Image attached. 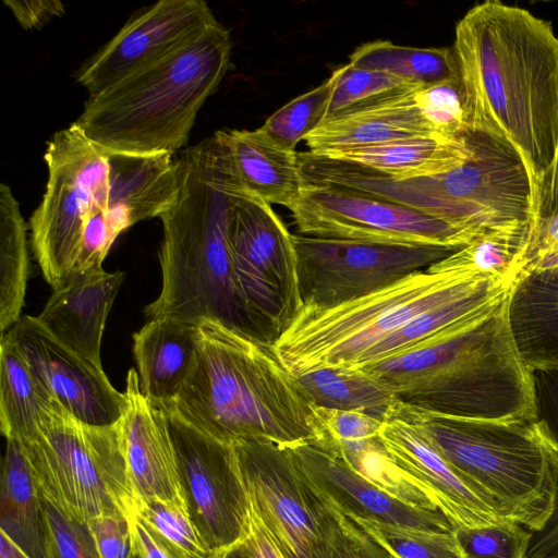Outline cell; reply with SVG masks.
I'll return each mask as SVG.
<instances>
[{"label": "cell", "mask_w": 558, "mask_h": 558, "mask_svg": "<svg viewBox=\"0 0 558 558\" xmlns=\"http://www.w3.org/2000/svg\"><path fill=\"white\" fill-rule=\"evenodd\" d=\"M17 23L24 29L41 28L54 17L61 16L65 7L57 0L13 1L4 0Z\"/></svg>", "instance_id": "ee69618b"}, {"label": "cell", "mask_w": 558, "mask_h": 558, "mask_svg": "<svg viewBox=\"0 0 558 558\" xmlns=\"http://www.w3.org/2000/svg\"><path fill=\"white\" fill-rule=\"evenodd\" d=\"M493 279L498 278L429 266L333 307L302 306L274 348L294 375L328 367H356L375 344L421 313Z\"/></svg>", "instance_id": "52a82bcc"}, {"label": "cell", "mask_w": 558, "mask_h": 558, "mask_svg": "<svg viewBox=\"0 0 558 558\" xmlns=\"http://www.w3.org/2000/svg\"><path fill=\"white\" fill-rule=\"evenodd\" d=\"M452 532L464 558H526L532 537L531 531L515 521L458 526Z\"/></svg>", "instance_id": "74e56055"}, {"label": "cell", "mask_w": 558, "mask_h": 558, "mask_svg": "<svg viewBox=\"0 0 558 558\" xmlns=\"http://www.w3.org/2000/svg\"><path fill=\"white\" fill-rule=\"evenodd\" d=\"M133 558H136V556L134 555V557H133Z\"/></svg>", "instance_id": "f907efd6"}, {"label": "cell", "mask_w": 558, "mask_h": 558, "mask_svg": "<svg viewBox=\"0 0 558 558\" xmlns=\"http://www.w3.org/2000/svg\"><path fill=\"white\" fill-rule=\"evenodd\" d=\"M136 512L174 558H217L192 523L187 509L157 499L137 500Z\"/></svg>", "instance_id": "d590c367"}, {"label": "cell", "mask_w": 558, "mask_h": 558, "mask_svg": "<svg viewBox=\"0 0 558 558\" xmlns=\"http://www.w3.org/2000/svg\"><path fill=\"white\" fill-rule=\"evenodd\" d=\"M48 558H100L86 523L70 519L41 497Z\"/></svg>", "instance_id": "60d3db41"}, {"label": "cell", "mask_w": 558, "mask_h": 558, "mask_svg": "<svg viewBox=\"0 0 558 558\" xmlns=\"http://www.w3.org/2000/svg\"><path fill=\"white\" fill-rule=\"evenodd\" d=\"M158 408L166 415L190 519L219 555L248 533L251 504L234 448L195 428L171 407Z\"/></svg>", "instance_id": "7c38bea8"}, {"label": "cell", "mask_w": 558, "mask_h": 558, "mask_svg": "<svg viewBox=\"0 0 558 558\" xmlns=\"http://www.w3.org/2000/svg\"><path fill=\"white\" fill-rule=\"evenodd\" d=\"M232 43L219 22L160 60L89 95L72 124L105 155H171L230 68Z\"/></svg>", "instance_id": "5b68a950"}, {"label": "cell", "mask_w": 558, "mask_h": 558, "mask_svg": "<svg viewBox=\"0 0 558 558\" xmlns=\"http://www.w3.org/2000/svg\"><path fill=\"white\" fill-rule=\"evenodd\" d=\"M1 468L0 532L29 558H48L41 496L21 446L5 438Z\"/></svg>", "instance_id": "4316f807"}, {"label": "cell", "mask_w": 558, "mask_h": 558, "mask_svg": "<svg viewBox=\"0 0 558 558\" xmlns=\"http://www.w3.org/2000/svg\"><path fill=\"white\" fill-rule=\"evenodd\" d=\"M333 72L336 82L324 121L385 106L424 87L385 72L359 69L350 63Z\"/></svg>", "instance_id": "836d02e7"}, {"label": "cell", "mask_w": 558, "mask_h": 558, "mask_svg": "<svg viewBox=\"0 0 558 558\" xmlns=\"http://www.w3.org/2000/svg\"><path fill=\"white\" fill-rule=\"evenodd\" d=\"M197 326L157 317L133 335L140 388L153 405L172 404L184 386L196 360Z\"/></svg>", "instance_id": "7402d4cb"}, {"label": "cell", "mask_w": 558, "mask_h": 558, "mask_svg": "<svg viewBox=\"0 0 558 558\" xmlns=\"http://www.w3.org/2000/svg\"><path fill=\"white\" fill-rule=\"evenodd\" d=\"M110 181L104 207L93 204L104 217L114 242L133 225L159 217L173 202L178 189L177 159L171 155H108Z\"/></svg>", "instance_id": "44dd1931"}, {"label": "cell", "mask_w": 558, "mask_h": 558, "mask_svg": "<svg viewBox=\"0 0 558 558\" xmlns=\"http://www.w3.org/2000/svg\"><path fill=\"white\" fill-rule=\"evenodd\" d=\"M124 280L123 271L102 267L75 270L53 289L39 323L61 343L96 366L106 320Z\"/></svg>", "instance_id": "ffe728a7"}, {"label": "cell", "mask_w": 558, "mask_h": 558, "mask_svg": "<svg viewBox=\"0 0 558 558\" xmlns=\"http://www.w3.org/2000/svg\"><path fill=\"white\" fill-rule=\"evenodd\" d=\"M509 326L530 372H558V267L522 272L509 292Z\"/></svg>", "instance_id": "603a6c76"}, {"label": "cell", "mask_w": 558, "mask_h": 558, "mask_svg": "<svg viewBox=\"0 0 558 558\" xmlns=\"http://www.w3.org/2000/svg\"><path fill=\"white\" fill-rule=\"evenodd\" d=\"M558 214V143L555 155L548 168L544 172L537 187L535 202V217L531 228L538 220L553 217Z\"/></svg>", "instance_id": "f6af8a7d"}, {"label": "cell", "mask_w": 558, "mask_h": 558, "mask_svg": "<svg viewBox=\"0 0 558 558\" xmlns=\"http://www.w3.org/2000/svg\"><path fill=\"white\" fill-rule=\"evenodd\" d=\"M395 558H464L451 532L424 531L351 519Z\"/></svg>", "instance_id": "8d00e7d4"}, {"label": "cell", "mask_w": 558, "mask_h": 558, "mask_svg": "<svg viewBox=\"0 0 558 558\" xmlns=\"http://www.w3.org/2000/svg\"><path fill=\"white\" fill-rule=\"evenodd\" d=\"M178 189L159 216L161 290L148 318L214 320L255 338L241 299L229 246L233 194L242 184L218 131L177 159Z\"/></svg>", "instance_id": "7a4b0ae2"}, {"label": "cell", "mask_w": 558, "mask_h": 558, "mask_svg": "<svg viewBox=\"0 0 558 558\" xmlns=\"http://www.w3.org/2000/svg\"><path fill=\"white\" fill-rule=\"evenodd\" d=\"M26 222L12 189L0 184V329L1 336L19 319L28 279Z\"/></svg>", "instance_id": "1f68e13d"}, {"label": "cell", "mask_w": 558, "mask_h": 558, "mask_svg": "<svg viewBox=\"0 0 558 558\" xmlns=\"http://www.w3.org/2000/svg\"><path fill=\"white\" fill-rule=\"evenodd\" d=\"M473 153L469 132L462 140L413 136L317 155L354 163L395 180H408L446 173L468 161Z\"/></svg>", "instance_id": "d4e9b609"}, {"label": "cell", "mask_w": 558, "mask_h": 558, "mask_svg": "<svg viewBox=\"0 0 558 558\" xmlns=\"http://www.w3.org/2000/svg\"><path fill=\"white\" fill-rule=\"evenodd\" d=\"M16 440L40 496L68 518L87 523L136 512L120 421L90 425L60 405L33 437Z\"/></svg>", "instance_id": "ba28073f"}, {"label": "cell", "mask_w": 558, "mask_h": 558, "mask_svg": "<svg viewBox=\"0 0 558 558\" xmlns=\"http://www.w3.org/2000/svg\"><path fill=\"white\" fill-rule=\"evenodd\" d=\"M512 286L493 279L474 291L421 313L367 351L359 366L375 363L411 349L436 337L458 320L502 298Z\"/></svg>", "instance_id": "f546056e"}, {"label": "cell", "mask_w": 558, "mask_h": 558, "mask_svg": "<svg viewBox=\"0 0 558 558\" xmlns=\"http://www.w3.org/2000/svg\"><path fill=\"white\" fill-rule=\"evenodd\" d=\"M314 405L355 411L385 421L396 393L362 367H328L295 375Z\"/></svg>", "instance_id": "f1b7e54d"}, {"label": "cell", "mask_w": 558, "mask_h": 558, "mask_svg": "<svg viewBox=\"0 0 558 558\" xmlns=\"http://www.w3.org/2000/svg\"><path fill=\"white\" fill-rule=\"evenodd\" d=\"M130 523L136 558H174L137 512L130 518Z\"/></svg>", "instance_id": "bcb514c9"}, {"label": "cell", "mask_w": 558, "mask_h": 558, "mask_svg": "<svg viewBox=\"0 0 558 558\" xmlns=\"http://www.w3.org/2000/svg\"><path fill=\"white\" fill-rule=\"evenodd\" d=\"M319 498L327 558H395L354 521Z\"/></svg>", "instance_id": "ab89813d"}, {"label": "cell", "mask_w": 558, "mask_h": 558, "mask_svg": "<svg viewBox=\"0 0 558 558\" xmlns=\"http://www.w3.org/2000/svg\"><path fill=\"white\" fill-rule=\"evenodd\" d=\"M313 405L272 344L214 320L198 324L195 364L169 404L226 444L263 437L284 447L316 440Z\"/></svg>", "instance_id": "277c9868"}, {"label": "cell", "mask_w": 558, "mask_h": 558, "mask_svg": "<svg viewBox=\"0 0 558 558\" xmlns=\"http://www.w3.org/2000/svg\"><path fill=\"white\" fill-rule=\"evenodd\" d=\"M289 449L307 484L350 519L433 532L453 530L451 522L440 511L422 509L390 495L314 441Z\"/></svg>", "instance_id": "e0dca14e"}, {"label": "cell", "mask_w": 558, "mask_h": 558, "mask_svg": "<svg viewBox=\"0 0 558 558\" xmlns=\"http://www.w3.org/2000/svg\"><path fill=\"white\" fill-rule=\"evenodd\" d=\"M303 306L328 308L388 287L457 250L293 234Z\"/></svg>", "instance_id": "4fadbf2b"}, {"label": "cell", "mask_w": 558, "mask_h": 558, "mask_svg": "<svg viewBox=\"0 0 558 558\" xmlns=\"http://www.w3.org/2000/svg\"><path fill=\"white\" fill-rule=\"evenodd\" d=\"M244 187L268 204L291 209L304 181L298 153L277 143L265 130L218 131Z\"/></svg>", "instance_id": "cb8c5ba5"}, {"label": "cell", "mask_w": 558, "mask_h": 558, "mask_svg": "<svg viewBox=\"0 0 558 558\" xmlns=\"http://www.w3.org/2000/svg\"><path fill=\"white\" fill-rule=\"evenodd\" d=\"M388 418L415 426L466 483L511 520L531 532L549 522L558 499V439L544 418H463L399 400Z\"/></svg>", "instance_id": "8992f818"}, {"label": "cell", "mask_w": 558, "mask_h": 558, "mask_svg": "<svg viewBox=\"0 0 558 558\" xmlns=\"http://www.w3.org/2000/svg\"><path fill=\"white\" fill-rule=\"evenodd\" d=\"M554 267H558V214L538 220L531 230L521 274Z\"/></svg>", "instance_id": "7bdbcfd3"}, {"label": "cell", "mask_w": 558, "mask_h": 558, "mask_svg": "<svg viewBox=\"0 0 558 558\" xmlns=\"http://www.w3.org/2000/svg\"><path fill=\"white\" fill-rule=\"evenodd\" d=\"M379 437L392 461L428 496L453 529L513 521L466 483L415 426L388 418L383 422Z\"/></svg>", "instance_id": "ac0fdd59"}, {"label": "cell", "mask_w": 558, "mask_h": 558, "mask_svg": "<svg viewBox=\"0 0 558 558\" xmlns=\"http://www.w3.org/2000/svg\"><path fill=\"white\" fill-rule=\"evenodd\" d=\"M228 239L254 336L274 345L303 306L293 234L270 204L241 187L231 201Z\"/></svg>", "instance_id": "9c48e42d"}, {"label": "cell", "mask_w": 558, "mask_h": 558, "mask_svg": "<svg viewBox=\"0 0 558 558\" xmlns=\"http://www.w3.org/2000/svg\"><path fill=\"white\" fill-rule=\"evenodd\" d=\"M307 236L459 250L483 233L354 190L304 183L290 209Z\"/></svg>", "instance_id": "8fae6325"}, {"label": "cell", "mask_w": 558, "mask_h": 558, "mask_svg": "<svg viewBox=\"0 0 558 558\" xmlns=\"http://www.w3.org/2000/svg\"><path fill=\"white\" fill-rule=\"evenodd\" d=\"M217 558H256V556L244 539L243 542L219 554Z\"/></svg>", "instance_id": "681fc988"}, {"label": "cell", "mask_w": 558, "mask_h": 558, "mask_svg": "<svg viewBox=\"0 0 558 558\" xmlns=\"http://www.w3.org/2000/svg\"><path fill=\"white\" fill-rule=\"evenodd\" d=\"M0 558H29L5 534L0 532Z\"/></svg>", "instance_id": "c3c4849f"}, {"label": "cell", "mask_w": 558, "mask_h": 558, "mask_svg": "<svg viewBox=\"0 0 558 558\" xmlns=\"http://www.w3.org/2000/svg\"><path fill=\"white\" fill-rule=\"evenodd\" d=\"M335 82L332 72L319 86L283 105L260 128L282 147L294 151L299 142L324 121Z\"/></svg>", "instance_id": "e575fe53"}, {"label": "cell", "mask_w": 558, "mask_h": 558, "mask_svg": "<svg viewBox=\"0 0 558 558\" xmlns=\"http://www.w3.org/2000/svg\"><path fill=\"white\" fill-rule=\"evenodd\" d=\"M86 524L100 558L134 557L130 518L122 514L102 515Z\"/></svg>", "instance_id": "b9f144b4"}, {"label": "cell", "mask_w": 558, "mask_h": 558, "mask_svg": "<svg viewBox=\"0 0 558 558\" xmlns=\"http://www.w3.org/2000/svg\"><path fill=\"white\" fill-rule=\"evenodd\" d=\"M351 65L385 72L402 80L432 86L459 78L453 48H414L376 40L359 46L349 57Z\"/></svg>", "instance_id": "4dcf8cb0"}, {"label": "cell", "mask_w": 558, "mask_h": 558, "mask_svg": "<svg viewBox=\"0 0 558 558\" xmlns=\"http://www.w3.org/2000/svg\"><path fill=\"white\" fill-rule=\"evenodd\" d=\"M0 426L5 438L33 437L60 402L34 374L8 335L1 336Z\"/></svg>", "instance_id": "83f0119b"}, {"label": "cell", "mask_w": 558, "mask_h": 558, "mask_svg": "<svg viewBox=\"0 0 558 558\" xmlns=\"http://www.w3.org/2000/svg\"><path fill=\"white\" fill-rule=\"evenodd\" d=\"M245 542L250 545L256 558H286L252 509Z\"/></svg>", "instance_id": "7dc6e473"}, {"label": "cell", "mask_w": 558, "mask_h": 558, "mask_svg": "<svg viewBox=\"0 0 558 558\" xmlns=\"http://www.w3.org/2000/svg\"><path fill=\"white\" fill-rule=\"evenodd\" d=\"M416 106L435 134L465 138L470 132L460 77L432 86L421 87L415 94Z\"/></svg>", "instance_id": "f35d334b"}, {"label": "cell", "mask_w": 558, "mask_h": 558, "mask_svg": "<svg viewBox=\"0 0 558 558\" xmlns=\"http://www.w3.org/2000/svg\"><path fill=\"white\" fill-rule=\"evenodd\" d=\"M7 335L34 374L74 417L100 426L121 420L126 408L125 393L111 385L102 367L61 343L36 316L20 317Z\"/></svg>", "instance_id": "2e32d148"}, {"label": "cell", "mask_w": 558, "mask_h": 558, "mask_svg": "<svg viewBox=\"0 0 558 558\" xmlns=\"http://www.w3.org/2000/svg\"><path fill=\"white\" fill-rule=\"evenodd\" d=\"M416 92L378 108L324 121L303 141L310 151L319 154L413 136L437 135L416 106Z\"/></svg>", "instance_id": "484cf974"}, {"label": "cell", "mask_w": 558, "mask_h": 558, "mask_svg": "<svg viewBox=\"0 0 558 558\" xmlns=\"http://www.w3.org/2000/svg\"><path fill=\"white\" fill-rule=\"evenodd\" d=\"M530 236V222L505 226L481 234L430 266L488 275L513 286L522 271Z\"/></svg>", "instance_id": "d6a6232c"}, {"label": "cell", "mask_w": 558, "mask_h": 558, "mask_svg": "<svg viewBox=\"0 0 558 558\" xmlns=\"http://www.w3.org/2000/svg\"><path fill=\"white\" fill-rule=\"evenodd\" d=\"M126 408L120 420L129 480L137 500L185 506L174 447L163 411L142 393L137 372L129 369Z\"/></svg>", "instance_id": "d6986e66"}, {"label": "cell", "mask_w": 558, "mask_h": 558, "mask_svg": "<svg viewBox=\"0 0 558 558\" xmlns=\"http://www.w3.org/2000/svg\"><path fill=\"white\" fill-rule=\"evenodd\" d=\"M251 509L286 558H327L320 498L289 447L263 437L232 444Z\"/></svg>", "instance_id": "5bb4252c"}, {"label": "cell", "mask_w": 558, "mask_h": 558, "mask_svg": "<svg viewBox=\"0 0 558 558\" xmlns=\"http://www.w3.org/2000/svg\"><path fill=\"white\" fill-rule=\"evenodd\" d=\"M510 290L425 343L359 367L387 385L399 401L430 412L474 420H537L534 374L523 363L509 326Z\"/></svg>", "instance_id": "3957f363"}, {"label": "cell", "mask_w": 558, "mask_h": 558, "mask_svg": "<svg viewBox=\"0 0 558 558\" xmlns=\"http://www.w3.org/2000/svg\"><path fill=\"white\" fill-rule=\"evenodd\" d=\"M218 21L203 0H161L130 19L80 70L89 95L182 47Z\"/></svg>", "instance_id": "9a60e30c"}, {"label": "cell", "mask_w": 558, "mask_h": 558, "mask_svg": "<svg viewBox=\"0 0 558 558\" xmlns=\"http://www.w3.org/2000/svg\"><path fill=\"white\" fill-rule=\"evenodd\" d=\"M457 58L469 129L511 146L533 189L558 143V37L525 9L487 0L456 26Z\"/></svg>", "instance_id": "6da1fadb"}, {"label": "cell", "mask_w": 558, "mask_h": 558, "mask_svg": "<svg viewBox=\"0 0 558 558\" xmlns=\"http://www.w3.org/2000/svg\"><path fill=\"white\" fill-rule=\"evenodd\" d=\"M44 159L48 179L29 219L31 243L46 281L56 289L75 268L95 197L109 182L110 161L73 124L53 134Z\"/></svg>", "instance_id": "30bf717a"}]
</instances>
